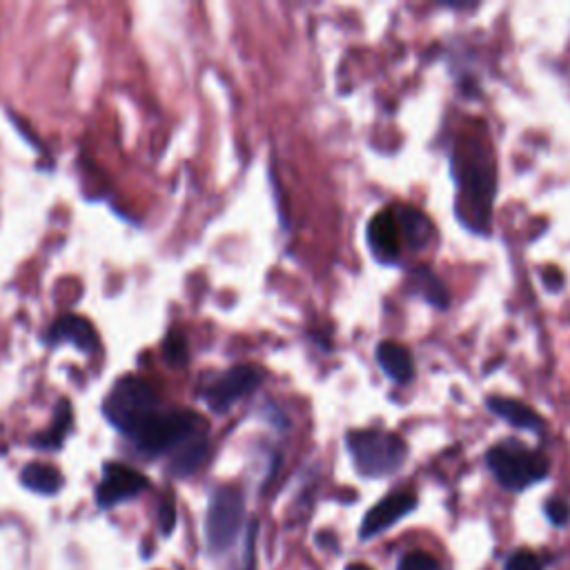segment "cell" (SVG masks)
Returning a JSON list of instances; mask_svg holds the SVG:
<instances>
[{
    "mask_svg": "<svg viewBox=\"0 0 570 570\" xmlns=\"http://www.w3.org/2000/svg\"><path fill=\"white\" fill-rule=\"evenodd\" d=\"M374 354L379 368H382L395 384H410L415 379V363L404 346L395 341H382L376 346Z\"/></svg>",
    "mask_w": 570,
    "mask_h": 570,
    "instance_id": "obj_13",
    "label": "cell"
},
{
    "mask_svg": "<svg viewBox=\"0 0 570 570\" xmlns=\"http://www.w3.org/2000/svg\"><path fill=\"white\" fill-rule=\"evenodd\" d=\"M365 239H368V248H370L372 256L379 263H386V265L399 263L404 239H402V230H399V226L395 221L393 210L376 212L368 221Z\"/></svg>",
    "mask_w": 570,
    "mask_h": 570,
    "instance_id": "obj_9",
    "label": "cell"
},
{
    "mask_svg": "<svg viewBox=\"0 0 570 570\" xmlns=\"http://www.w3.org/2000/svg\"><path fill=\"white\" fill-rule=\"evenodd\" d=\"M410 288L426 299L430 306L446 310L450 304V293L443 285V281L430 270V267H415L410 274Z\"/></svg>",
    "mask_w": 570,
    "mask_h": 570,
    "instance_id": "obj_15",
    "label": "cell"
},
{
    "mask_svg": "<svg viewBox=\"0 0 570 570\" xmlns=\"http://www.w3.org/2000/svg\"><path fill=\"white\" fill-rule=\"evenodd\" d=\"M504 570H544V561L533 552V550H515L513 555H508Z\"/></svg>",
    "mask_w": 570,
    "mask_h": 570,
    "instance_id": "obj_20",
    "label": "cell"
},
{
    "mask_svg": "<svg viewBox=\"0 0 570 570\" xmlns=\"http://www.w3.org/2000/svg\"><path fill=\"white\" fill-rule=\"evenodd\" d=\"M346 446L361 478L379 480L395 474L408 459L406 441L388 430L365 428L346 435Z\"/></svg>",
    "mask_w": 570,
    "mask_h": 570,
    "instance_id": "obj_3",
    "label": "cell"
},
{
    "mask_svg": "<svg viewBox=\"0 0 570 570\" xmlns=\"http://www.w3.org/2000/svg\"><path fill=\"white\" fill-rule=\"evenodd\" d=\"M69 421H72V408L65 399L58 402V408H56V419L54 424L50 426V430L45 435H39L34 439V443H39V448H45V450H58L63 446V439L69 430Z\"/></svg>",
    "mask_w": 570,
    "mask_h": 570,
    "instance_id": "obj_18",
    "label": "cell"
},
{
    "mask_svg": "<svg viewBox=\"0 0 570 570\" xmlns=\"http://www.w3.org/2000/svg\"><path fill=\"white\" fill-rule=\"evenodd\" d=\"M145 489L147 480L139 470L119 461H110L103 465V480L97 489V502L101 508H114L117 504L141 495Z\"/></svg>",
    "mask_w": 570,
    "mask_h": 570,
    "instance_id": "obj_8",
    "label": "cell"
},
{
    "mask_svg": "<svg viewBox=\"0 0 570 570\" xmlns=\"http://www.w3.org/2000/svg\"><path fill=\"white\" fill-rule=\"evenodd\" d=\"M206 428L208 426L204 417L193 410H169V413L154 410L145 419H141L128 432V437L134 441V446L141 452L156 457V454L174 452L189 439L206 435Z\"/></svg>",
    "mask_w": 570,
    "mask_h": 570,
    "instance_id": "obj_2",
    "label": "cell"
},
{
    "mask_svg": "<svg viewBox=\"0 0 570 570\" xmlns=\"http://www.w3.org/2000/svg\"><path fill=\"white\" fill-rule=\"evenodd\" d=\"M544 508H546V517H548L550 524L566 526L570 522V506H568V502L552 497V500L546 502Z\"/></svg>",
    "mask_w": 570,
    "mask_h": 570,
    "instance_id": "obj_21",
    "label": "cell"
},
{
    "mask_svg": "<svg viewBox=\"0 0 570 570\" xmlns=\"http://www.w3.org/2000/svg\"><path fill=\"white\" fill-rule=\"evenodd\" d=\"M47 343H61V341H69L74 343L80 352H97L99 348V335L97 330H94V326L83 319V317H76V315H65L61 317L47 332L45 337Z\"/></svg>",
    "mask_w": 570,
    "mask_h": 570,
    "instance_id": "obj_11",
    "label": "cell"
},
{
    "mask_svg": "<svg viewBox=\"0 0 570 570\" xmlns=\"http://www.w3.org/2000/svg\"><path fill=\"white\" fill-rule=\"evenodd\" d=\"M165 354L174 363H185V357H187L185 339L180 335H169V339L165 341Z\"/></svg>",
    "mask_w": 570,
    "mask_h": 570,
    "instance_id": "obj_22",
    "label": "cell"
},
{
    "mask_svg": "<svg viewBox=\"0 0 570 570\" xmlns=\"http://www.w3.org/2000/svg\"><path fill=\"white\" fill-rule=\"evenodd\" d=\"M393 215L402 230V239L410 250H415V252L426 250L435 241L432 221L421 210H417L413 206H397V208H393Z\"/></svg>",
    "mask_w": 570,
    "mask_h": 570,
    "instance_id": "obj_12",
    "label": "cell"
},
{
    "mask_svg": "<svg viewBox=\"0 0 570 570\" xmlns=\"http://www.w3.org/2000/svg\"><path fill=\"white\" fill-rule=\"evenodd\" d=\"M21 482L39 495H56L63 489V474L47 463H28L21 472Z\"/></svg>",
    "mask_w": 570,
    "mask_h": 570,
    "instance_id": "obj_17",
    "label": "cell"
},
{
    "mask_svg": "<svg viewBox=\"0 0 570 570\" xmlns=\"http://www.w3.org/2000/svg\"><path fill=\"white\" fill-rule=\"evenodd\" d=\"M452 174L457 183L454 210L459 221L472 232L486 234L497 193L493 152L474 139L459 143L452 154Z\"/></svg>",
    "mask_w": 570,
    "mask_h": 570,
    "instance_id": "obj_1",
    "label": "cell"
},
{
    "mask_svg": "<svg viewBox=\"0 0 570 570\" xmlns=\"http://www.w3.org/2000/svg\"><path fill=\"white\" fill-rule=\"evenodd\" d=\"M263 382V374L254 365H234L219 374L206 386L204 402L215 413H228L234 404L250 397Z\"/></svg>",
    "mask_w": 570,
    "mask_h": 570,
    "instance_id": "obj_7",
    "label": "cell"
},
{
    "mask_svg": "<svg viewBox=\"0 0 570 570\" xmlns=\"http://www.w3.org/2000/svg\"><path fill=\"white\" fill-rule=\"evenodd\" d=\"M346 570H372V568H368L365 563H350Z\"/></svg>",
    "mask_w": 570,
    "mask_h": 570,
    "instance_id": "obj_25",
    "label": "cell"
},
{
    "mask_svg": "<svg viewBox=\"0 0 570 570\" xmlns=\"http://www.w3.org/2000/svg\"><path fill=\"white\" fill-rule=\"evenodd\" d=\"M486 463L500 486L508 493H522L548 478V461L519 439H506L486 452Z\"/></svg>",
    "mask_w": 570,
    "mask_h": 570,
    "instance_id": "obj_4",
    "label": "cell"
},
{
    "mask_svg": "<svg viewBox=\"0 0 570 570\" xmlns=\"http://www.w3.org/2000/svg\"><path fill=\"white\" fill-rule=\"evenodd\" d=\"M174 524H176V511H174V504L167 500V502H163L161 513H158V526H161L163 535H169L174 530Z\"/></svg>",
    "mask_w": 570,
    "mask_h": 570,
    "instance_id": "obj_23",
    "label": "cell"
},
{
    "mask_svg": "<svg viewBox=\"0 0 570 570\" xmlns=\"http://www.w3.org/2000/svg\"><path fill=\"white\" fill-rule=\"evenodd\" d=\"M245 515L243 493L234 486H221L212 493L206 515V541L210 552L221 555L237 541Z\"/></svg>",
    "mask_w": 570,
    "mask_h": 570,
    "instance_id": "obj_6",
    "label": "cell"
},
{
    "mask_svg": "<svg viewBox=\"0 0 570 570\" xmlns=\"http://www.w3.org/2000/svg\"><path fill=\"white\" fill-rule=\"evenodd\" d=\"M206 454H208V437L206 435L189 439L178 450H174L169 472L174 474V478H189V474L197 472V468L204 463Z\"/></svg>",
    "mask_w": 570,
    "mask_h": 570,
    "instance_id": "obj_16",
    "label": "cell"
},
{
    "mask_svg": "<svg viewBox=\"0 0 570 570\" xmlns=\"http://www.w3.org/2000/svg\"><path fill=\"white\" fill-rule=\"evenodd\" d=\"M103 408L110 424L128 435L141 419L158 410V395L147 379L123 376L112 388Z\"/></svg>",
    "mask_w": 570,
    "mask_h": 570,
    "instance_id": "obj_5",
    "label": "cell"
},
{
    "mask_svg": "<svg viewBox=\"0 0 570 570\" xmlns=\"http://www.w3.org/2000/svg\"><path fill=\"white\" fill-rule=\"evenodd\" d=\"M397 570H443V568L432 555H428L424 550H415L399 559Z\"/></svg>",
    "mask_w": 570,
    "mask_h": 570,
    "instance_id": "obj_19",
    "label": "cell"
},
{
    "mask_svg": "<svg viewBox=\"0 0 570 570\" xmlns=\"http://www.w3.org/2000/svg\"><path fill=\"white\" fill-rule=\"evenodd\" d=\"M486 408L519 430L539 432L544 428V419L524 402L511 397H489Z\"/></svg>",
    "mask_w": 570,
    "mask_h": 570,
    "instance_id": "obj_14",
    "label": "cell"
},
{
    "mask_svg": "<svg viewBox=\"0 0 570 570\" xmlns=\"http://www.w3.org/2000/svg\"><path fill=\"white\" fill-rule=\"evenodd\" d=\"M541 278H544V283L548 285V288L550 291H555V288H559V285H561V272H557L555 267H546L544 270V274H541Z\"/></svg>",
    "mask_w": 570,
    "mask_h": 570,
    "instance_id": "obj_24",
    "label": "cell"
},
{
    "mask_svg": "<svg viewBox=\"0 0 570 570\" xmlns=\"http://www.w3.org/2000/svg\"><path fill=\"white\" fill-rule=\"evenodd\" d=\"M417 508V497L413 493H393L386 500L379 502L361 522V530H359V539H372L379 533L388 530L391 526H395L399 519H404L406 515H410Z\"/></svg>",
    "mask_w": 570,
    "mask_h": 570,
    "instance_id": "obj_10",
    "label": "cell"
}]
</instances>
